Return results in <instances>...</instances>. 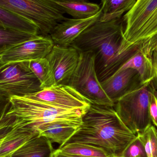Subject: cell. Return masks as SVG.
Instances as JSON below:
<instances>
[{"label":"cell","instance_id":"6da1fadb","mask_svg":"<svg viewBox=\"0 0 157 157\" xmlns=\"http://www.w3.org/2000/svg\"><path fill=\"white\" fill-rule=\"evenodd\" d=\"M123 17L107 21L99 19L85 30L71 46L80 52H92L99 79L104 81L114 74L131 56L123 55Z\"/></svg>","mask_w":157,"mask_h":157},{"label":"cell","instance_id":"7a4b0ae2","mask_svg":"<svg viewBox=\"0 0 157 157\" xmlns=\"http://www.w3.org/2000/svg\"><path fill=\"white\" fill-rule=\"evenodd\" d=\"M83 121L66 144L92 145L104 148L112 157H119L137 138L124 124L113 106L91 103Z\"/></svg>","mask_w":157,"mask_h":157},{"label":"cell","instance_id":"3957f363","mask_svg":"<svg viewBox=\"0 0 157 157\" xmlns=\"http://www.w3.org/2000/svg\"><path fill=\"white\" fill-rule=\"evenodd\" d=\"M88 110L65 109L28 96H14L6 101L2 110L0 130L17 129L39 134L40 127L55 121L81 126L83 117Z\"/></svg>","mask_w":157,"mask_h":157},{"label":"cell","instance_id":"277c9868","mask_svg":"<svg viewBox=\"0 0 157 157\" xmlns=\"http://www.w3.org/2000/svg\"><path fill=\"white\" fill-rule=\"evenodd\" d=\"M123 19L125 29L121 53L132 55L145 41L157 35V0H137Z\"/></svg>","mask_w":157,"mask_h":157},{"label":"cell","instance_id":"5b68a950","mask_svg":"<svg viewBox=\"0 0 157 157\" xmlns=\"http://www.w3.org/2000/svg\"><path fill=\"white\" fill-rule=\"evenodd\" d=\"M156 78L138 86L114 103L115 111L124 124L135 135L152 124L149 106L157 93Z\"/></svg>","mask_w":157,"mask_h":157},{"label":"cell","instance_id":"8992f818","mask_svg":"<svg viewBox=\"0 0 157 157\" xmlns=\"http://www.w3.org/2000/svg\"><path fill=\"white\" fill-rule=\"evenodd\" d=\"M0 7L32 21L39 28L41 36H50L59 22L67 18L53 0H0Z\"/></svg>","mask_w":157,"mask_h":157},{"label":"cell","instance_id":"52a82bcc","mask_svg":"<svg viewBox=\"0 0 157 157\" xmlns=\"http://www.w3.org/2000/svg\"><path fill=\"white\" fill-rule=\"evenodd\" d=\"M1 101L14 96L23 97L42 90L40 82L29 67L28 61L12 63L0 67Z\"/></svg>","mask_w":157,"mask_h":157},{"label":"cell","instance_id":"ba28073f","mask_svg":"<svg viewBox=\"0 0 157 157\" xmlns=\"http://www.w3.org/2000/svg\"><path fill=\"white\" fill-rule=\"evenodd\" d=\"M69 86L73 88L91 103L114 106L104 91L99 79L95 66V55L92 52H80L78 65Z\"/></svg>","mask_w":157,"mask_h":157},{"label":"cell","instance_id":"9c48e42d","mask_svg":"<svg viewBox=\"0 0 157 157\" xmlns=\"http://www.w3.org/2000/svg\"><path fill=\"white\" fill-rule=\"evenodd\" d=\"M54 43L50 36H38L0 52L1 66L12 63L30 61L47 57Z\"/></svg>","mask_w":157,"mask_h":157},{"label":"cell","instance_id":"30bf717a","mask_svg":"<svg viewBox=\"0 0 157 157\" xmlns=\"http://www.w3.org/2000/svg\"><path fill=\"white\" fill-rule=\"evenodd\" d=\"M26 96L65 109L88 110L91 103L69 85H56Z\"/></svg>","mask_w":157,"mask_h":157},{"label":"cell","instance_id":"8fae6325","mask_svg":"<svg viewBox=\"0 0 157 157\" xmlns=\"http://www.w3.org/2000/svg\"><path fill=\"white\" fill-rule=\"evenodd\" d=\"M80 52L74 47L54 45L46 57L52 69L57 85H69L80 59Z\"/></svg>","mask_w":157,"mask_h":157},{"label":"cell","instance_id":"7c38bea8","mask_svg":"<svg viewBox=\"0 0 157 157\" xmlns=\"http://www.w3.org/2000/svg\"><path fill=\"white\" fill-rule=\"evenodd\" d=\"M157 44V35L145 41L135 53L117 71L131 68L140 75L142 82L156 78L153 54Z\"/></svg>","mask_w":157,"mask_h":157},{"label":"cell","instance_id":"4fadbf2b","mask_svg":"<svg viewBox=\"0 0 157 157\" xmlns=\"http://www.w3.org/2000/svg\"><path fill=\"white\" fill-rule=\"evenodd\" d=\"M102 9L96 15L84 19L68 18L57 25L50 35L54 45L68 47L88 28L97 21L102 14Z\"/></svg>","mask_w":157,"mask_h":157},{"label":"cell","instance_id":"5bb4252c","mask_svg":"<svg viewBox=\"0 0 157 157\" xmlns=\"http://www.w3.org/2000/svg\"><path fill=\"white\" fill-rule=\"evenodd\" d=\"M100 82L107 96L114 104L142 82L137 71L128 68L116 72Z\"/></svg>","mask_w":157,"mask_h":157},{"label":"cell","instance_id":"9a60e30c","mask_svg":"<svg viewBox=\"0 0 157 157\" xmlns=\"http://www.w3.org/2000/svg\"><path fill=\"white\" fill-rule=\"evenodd\" d=\"M81 126L64 121H55L43 124L38 129L40 136H44L52 143L64 146Z\"/></svg>","mask_w":157,"mask_h":157},{"label":"cell","instance_id":"2e32d148","mask_svg":"<svg viewBox=\"0 0 157 157\" xmlns=\"http://www.w3.org/2000/svg\"><path fill=\"white\" fill-rule=\"evenodd\" d=\"M54 151L50 140L39 136L32 138L6 157H53Z\"/></svg>","mask_w":157,"mask_h":157},{"label":"cell","instance_id":"e0dca14e","mask_svg":"<svg viewBox=\"0 0 157 157\" xmlns=\"http://www.w3.org/2000/svg\"><path fill=\"white\" fill-rule=\"evenodd\" d=\"M1 132L0 157L9 155L32 138L39 136L38 133L17 129L6 130Z\"/></svg>","mask_w":157,"mask_h":157},{"label":"cell","instance_id":"ac0fdd59","mask_svg":"<svg viewBox=\"0 0 157 157\" xmlns=\"http://www.w3.org/2000/svg\"><path fill=\"white\" fill-rule=\"evenodd\" d=\"M0 26L21 32L40 35L38 26L24 17L0 7Z\"/></svg>","mask_w":157,"mask_h":157},{"label":"cell","instance_id":"d6986e66","mask_svg":"<svg viewBox=\"0 0 157 157\" xmlns=\"http://www.w3.org/2000/svg\"><path fill=\"white\" fill-rule=\"evenodd\" d=\"M54 2L61 7L65 13L77 19L91 17L101 9L99 5L87 2Z\"/></svg>","mask_w":157,"mask_h":157},{"label":"cell","instance_id":"ffe728a7","mask_svg":"<svg viewBox=\"0 0 157 157\" xmlns=\"http://www.w3.org/2000/svg\"><path fill=\"white\" fill-rule=\"evenodd\" d=\"M137 0H101L102 13L100 19L109 21L121 17L134 6Z\"/></svg>","mask_w":157,"mask_h":157},{"label":"cell","instance_id":"44dd1931","mask_svg":"<svg viewBox=\"0 0 157 157\" xmlns=\"http://www.w3.org/2000/svg\"><path fill=\"white\" fill-rule=\"evenodd\" d=\"M29 67L40 82L42 90L57 85L50 64L46 58L28 61Z\"/></svg>","mask_w":157,"mask_h":157},{"label":"cell","instance_id":"7402d4cb","mask_svg":"<svg viewBox=\"0 0 157 157\" xmlns=\"http://www.w3.org/2000/svg\"><path fill=\"white\" fill-rule=\"evenodd\" d=\"M58 149L63 153L76 155L88 157H112L104 148L88 144H66Z\"/></svg>","mask_w":157,"mask_h":157},{"label":"cell","instance_id":"603a6c76","mask_svg":"<svg viewBox=\"0 0 157 157\" xmlns=\"http://www.w3.org/2000/svg\"><path fill=\"white\" fill-rule=\"evenodd\" d=\"M38 36L0 26V52Z\"/></svg>","mask_w":157,"mask_h":157},{"label":"cell","instance_id":"cb8c5ba5","mask_svg":"<svg viewBox=\"0 0 157 157\" xmlns=\"http://www.w3.org/2000/svg\"><path fill=\"white\" fill-rule=\"evenodd\" d=\"M144 147L147 157H157V129L155 125L147 127L137 135Z\"/></svg>","mask_w":157,"mask_h":157},{"label":"cell","instance_id":"d4e9b609","mask_svg":"<svg viewBox=\"0 0 157 157\" xmlns=\"http://www.w3.org/2000/svg\"><path fill=\"white\" fill-rule=\"evenodd\" d=\"M112 157H147L143 144L139 138L134 141L122 155Z\"/></svg>","mask_w":157,"mask_h":157},{"label":"cell","instance_id":"484cf974","mask_svg":"<svg viewBox=\"0 0 157 157\" xmlns=\"http://www.w3.org/2000/svg\"><path fill=\"white\" fill-rule=\"evenodd\" d=\"M149 113L152 123L157 129V93L154 95L151 99Z\"/></svg>","mask_w":157,"mask_h":157},{"label":"cell","instance_id":"4316f807","mask_svg":"<svg viewBox=\"0 0 157 157\" xmlns=\"http://www.w3.org/2000/svg\"><path fill=\"white\" fill-rule=\"evenodd\" d=\"M53 157H88L83 156L76 155H71L63 153L57 149L55 150Z\"/></svg>","mask_w":157,"mask_h":157},{"label":"cell","instance_id":"83f0119b","mask_svg":"<svg viewBox=\"0 0 157 157\" xmlns=\"http://www.w3.org/2000/svg\"><path fill=\"white\" fill-rule=\"evenodd\" d=\"M153 61H154V65H155V70L156 78L157 83V52L155 50L153 54Z\"/></svg>","mask_w":157,"mask_h":157},{"label":"cell","instance_id":"f1b7e54d","mask_svg":"<svg viewBox=\"0 0 157 157\" xmlns=\"http://www.w3.org/2000/svg\"><path fill=\"white\" fill-rule=\"evenodd\" d=\"M58 2H87V0H53Z\"/></svg>","mask_w":157,"mask_h":157},{"label":"cell","instance_id":"f546056e","mask_svg":"<svg viewBox=\"0 0 157 157\" xmlns=\"http://www.w3.org/2000/svg\"><path fill=\"white\" fill-rule=\"evenodd\" d=\"M155 50L157 52V44L155 48Z\"/></svg>","mask_w":157,"mask_h":157}]
</instances>
